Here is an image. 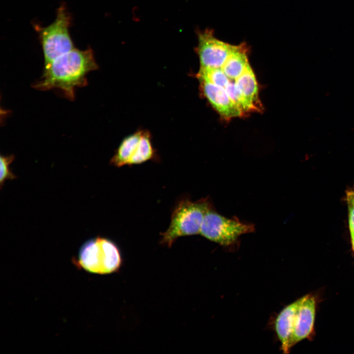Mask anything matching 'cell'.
<instances>
[{
	"instance_id": "obj_1",
	"label": "cell",
	"mask_w": 354,
	"mask_h": 354,
	"mask_svg": "<svg viewBox=\"0 0 354 354\" xmlns=\"http://www.w3.org/2000/svg\"><path fill=\"white\" fill-rule=\"evenodd\" d=\"M98 68L90 47L84 50L75 48L44 65L41 79L32 87L39 90L59 89L73 101L76 88L87 86V75Z\"/></svg>"
},
{
	"instance_id": "obj_2",
	"label": "cell",
	"mask_w": 354,
	"mask_h": 354,
	"mask_svg": "<svg viewBox=\"0 0 354 354\" xmlns=\"http://www.w3.org/2000/svg\"><path fill=\"white\" fill-rule=\"evenodd\" d=\"M72 263L78 269L87 272L106 274L118 271L122 264L121 255L112 240L98 236L86 241Z\"/></svg>"
},
{
	"instance_id": "obj_3",
	"label": "cell",
	"mask_w": 354,
	"mask_h": 354,
	"mask_svg": "<svg viewBox=\"0 0 354 354\" xmlns=\"http://www.w3.org/2000/svg\"><path fill=\"white\" fill-rule=\"evenodd\" d=\"M212 208L208 197L194 202L188 198L180 200L174 208L168 228L160 234L161 244L171 247L181 236L200 234L204 218Z\"/></svg>"
},
{
	"instance_id": "obj_4",
	"label": "cell",
	"mask_w": 354,
	"mask_h": 354,
	"mask_svg": "<svg viewBox=\"0 0 354 354\" xmlns=\"http://www.w3.org/2000/svg\"><path fill=\"white\" fill-rule=\"evenodd\" d=\"M72 19L65 4L57 9L56 17L51 24L42 27L34 24L33 28L42 49L44 65L75 48L69 29Z\"/></svg>"
},
{
	"instance_id": "obj_5",
	"label": "cell",
	"mask_w": 354,
	"mask_h": 354,
	"mask_svg": "<svg viewBox=\"0 0 354 354\" xmlns=\"http://www.w3.org/2000/svg\"><path fill=\"white\" fill-rule=\"evenodd\" d=\"M254 231L253 224L241 221L236 217L227 218L212 208L206 213L200 234L210 241L229 246L235 244L241 235Z\"/></svg>"
},
{
	"instance_id": "obj_6",
	"label": "cell",
	"mask_w": 354,
	"mask_h": 354,
	"mask_svg": "<svg viewBox=\"0 0 354 354\" xmlns=\"http://www.w3.org/2000/svg\"><path fill=\"white\" fill-rule=\"evenodd\" d=\"M198 41L196 51L204 68H221L236 46L216 38L208 29L198 33Z\"/></svg>"
},
{
	"instance_id": "obj_7",
	"label": "cell",
	"mask_w": 354,
	"mask_h": 354,
	"mask_svg": "<svg viewBox=\"0 0 354 354\" xmlns=\"http://www.w3.org/2000/svg\"><path fill=\"white\" fill-rule=\"evenodd\" d=\"M315 313L314 296L309 295L304 296L303 300L298 309L290 339V351L294 345L310 335L314 328Z\"/></svg>"
},
{
	"instance_id": "obj_8",
	"label": "cell",
	"mask_w": 354,
	"mask_h": 354,
	"mask_svg": "<svg viewBox=\"0 0 354 354\" xmlns=\"http://www.w3.org/2000/svg\"><path fill=\"white\" fill-rule=\"evenodd\" d=\"M200 82L205 97L222 116L232 118L242 114L243 112L231 99L224 88L204 81Z\"/></svg>"
},
{
	"instance_id": "obj_9",
	"label": "cell",
	"mask_w": 354,
	"mask_h": 354,
	"mask_svg": "<svg viewBox=\"0 0 354 354\" xmlns=\"http://www.w3.org/2000/svg\"><path fill=\"white\" fill-rule=\"evenodd\" d=\"M304 296L286 306L277 315L274 323L275 330L281 343V349L285 354L290 352L289 343L291 336L298 309Z\"/></svg>"
},
{
	"instance_id": "obj_10",
	"label": "cell",
	"mask_w": 354,
	"mask_h": 354,
	"mask_svg": "<svg viewBox=\"0 0 354 354\" xmlns=\"http://www.w3.org/2000/svg\"><path fill=\"white\" fill-rule=\"evenodd\" d=\"M247 52L244 44L236 45L226 60L221 69L229 79L236 80L244 70L249 63Z\"/></svg>"
},
{
	"instance_id": "obj_11",
	"label": "cell",
	"mask_w": 354,
	"mask_h": 354,
	"mask_svg": "<svg viewBox=\"0 0 354 354\" xmlns=\"http://www.w3.org/2000/svg\"><path fill=\"white\" fill-rule=\"evenodd\" d=\"M143 131H139L125 138L110 160L111 165L120 167L128 165L129 161L136 150Z\"/></svg>"
},
{
	"instance_id": "obj_12",
	"label": "cell",
	"mask_w": 354,
	"mask_h": 354,
	"mask_svg": "<svg viewBox=\"0 0 354 354\" xmlns=\"http://www.w3.org/2000/svg\"><path fill=\"white\" fill-rule=\"evenodd\" d=\"M235 83L241 93L249 101L254 105L258 102L257 83L255 74L249 63L241 74L235 80Z\"/></svg>"
},
{
	"instance_id": "obj_13",
	"label": "cell",
	"mask_w": 354,
	"mask_h": 354,
	"mask_svg": "<svg viewBox=\"0 0 354 354\" xmlns=\"http://www.w3.org/2000/svg\"><path fill=\"white\" fill-rule=\"evenodd\" d=\"M155 152L150 141V134L143 132L138 147L130 159L128 165L140 164L154 157Z\"/></svg>"
},
{
	"instance_id": "obj_14",
	"label": "cell",
	"mask_w": 354,
	"mask_h": 354,
	"mask_svg": "<svg viewBox=\"0 0 354 354\" xmlns=\"http://www.w3.org/2000/svg\"><path fill=\"white\" fill-rule=\"evenodd\" d=\"M197 77L200 80L224 88L230 81V79L224 74L222 69L218 68L200 67Z\"/></svg>"
},
{
	"instance_id": "obj_15",
	"label": "cell",
	"mask_w": 354,
	"mask_h": 354,
	"mask_svg": "<svg viewBox=\"0 0 354 354\" xmlns=\"http://www.w3.org/2000/svg\"><path fill=\"white\" fill-rule=\"evenodd\" d=\"M224 88L231 99L242 112L256 108V106L249 101L241 93L235 83L230 80Z\"/></svg>"
},
{
	"instance_id": "obj_16",
	"label": "cell",
	"mask_w": 354,
	"mask_h": 354,
	"mask_svg": "<svg viewBox=\"0 0 354 354\" xmlns=\"http://www.w3.org/2000/svg\"><path fill=\"white\" fill-rule=\"evenodd\" d=\"M14 155L2 156L0 157V189L6 179H13L17 178L9 168V165L14 160Z\"/></svg>"
},
{
	"instance_id": "obj_17",
	"label": "cell",
	"mask_w": 354,
	"mask_h": 354,
	"mask_svg": "<svg viewBox=\"0 0 354 354\" xmlns=\"http://www.w3.org/2000/svg\"><path fill=\"white\" fill-rule=\"evenodd\" d=\"M346 201L349 212V227L352 237L354 236V189L347 191Z\"/></svg>"
},
{
	"instance_id": "obj_18",
	"label": "cell",
	"mask_w": 354,
	"mask_h": 354,
	"mask_svg": "<svg viewBox=\"0 0 354 354\" xmlns=\"http://www.w3.org/2000/svg\"><path fill=\"white\" fill-rule=\"evenodd\" d=\"M352 247L354 252V236L351 237Z\"/></svg>"
}]
</instances>
